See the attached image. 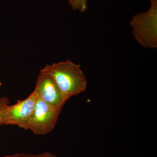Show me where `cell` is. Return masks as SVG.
Listing matches in <instances>:
<instances>
[{
    "instance_id": "8",
    "label": "cell",
    "mask_w": 157,
    "mask_h": 157,
    "mask_svg": "<svg viewBox=\"0 0 157 157\" xmlns=\"http://www.w3.org/2000/svg\"><path fill=\"white\" fill-rule=\"evenodd\" d=\"M39 154H32L29 153H17L7 155L2 157H38Z\"/></svg>"
},
{
    "instance_id": "1",
    "label": "cell",
    "mask_w": 157,
    "mask_h": 157,
    "mask_svg": "<svg viewBox=\"0 0 157 157\" xmlns=\"http://www.w3.org/2000/svg\"><path fill=\"white\" fill-rule=\"evenodd\" d=\"M40 71L53 78L67 101L87 88V79L80 65L70 60L47 64Z\"/></svg>"
},
{
    "instance_id": "10",
    "label": "cell",
    "mask_w": 157,
    "mask_h": 157,
    "mask_svg": "<svg viewBox=\"0 0 157 157\" xmlns=\"http://www.w3.org/2000/svg\"><path fill=\"white\" fill-rule=\"evenodd\" d=\"M150 1L151 2H157V0H150Z\"/></svg>"
},
{
    "instance_id": "2",
    "label": "cell",
    "mask_w": 157,
    "mask_h": 157,
    "mask_svg": "<svg viewBox=\"0 0 157 157\" xmlns=\"http://www.w3.org/2000/svg\"><path fill=\"white\" fill-rule=\"evenodd\" d=\"M129 24L139 45L146 48H157V2H152L147 11L134 15Z\"/></svg>"
},
{
    "instance_id": "5",
    "label": "cell",
    "mask_w": 157,
    "mask_h": 157,
    "mask_svg": "<svg viewBox=\"0 0 157 157\" xmlns=\"http://www.w3.org/2000/svg\"><path fill=\"white\" fill-rule=\"evenodd\" d=\"M34 90L38 98L54 106L63 108L67 101L53 78L41 71Z\"/></svg>"
},
{
    "instance_id": "7",
    "label": "cell",
    "mask_w": 157,
    "mask_h": 157,
    "mask_svg": "<svg viewBox=\"0 0 157 157\" xmlns=\"http://www.w3.org/2000/svg\"><path fill=\"white\" fill-rule=\"evenodd\" d=\"M10 101L7 97L0 98V126L3 125V119L6 108L10 104Z\"/></svg>"
},
{
    "instance_id": "3",
    "label": "cell",
    "mask_w": 157,
    "mask_h": 157,
    "mask_svg": "<svg viewBox=\"0 0 157 157\" xmlns=\"http://www.w3.org/2000/svg\"><path fill=\"white\" fill-rule=\"evenodd\" d=\"M62 107L48 104L37 98L33 112L27 126L30 130L37 135H45L54 128Z\"/></svg>"
},
{
    "instance_id": "4",
    "label": "cell",
    "mask_w": 157,
    "mask_h": 157,
    "mask_svg": "<svg viewBox=\"0 0 157 157\" xmlns=\"http://www.w3.org/2000/svg\"><path fill=\"white\" fill-rule=\"evenodd\" d=\"M38 98L34 90L25 100H18L16 104L6 108L3 125H12L27 130L28 124L33 112Z\"/></svg>"
},
{
    "instance_id": "9",
    "label": "cell",
    "mask_w": 157,
    "mask_h": 157,
    "mask_svg": "<svg viewBox=\"0 0 157 157\" xmlns=\"http://www.w3.org/2000/svg\"><path fill=\"white\" fill-rule=\"evenodd\" d=\"M38 157H57L49 152H45L42 153V154H39Z\"/></svg>"
},
{
    "instance_id": "6",
    "label": "cell",
    "mask_w": 157,
    "mask_h": 157,
    "mask_svg": "<svg viewBox=\"0 0 157 157\" xmlns=\"http://www.w3.org/2000/svg\"><path fill=\"white\" fill-rule=\"evenodd\" d=\"M72 9L75 11L85 12L88 8L87 0H68Z\"/></svg>"
},
{
    "instance_id": "11",
    "label": "cell",
    "mask_w": 157,
    "mask_h": 157,
    "mask_svg": "<svg viewBox=\"0 0 157 157\" xmlns=\"http://www.w3.org/2000/svg\"><path fill=\"white\" fill-rule=\"evenodd\" d=\"M2 81H1V79H0V87H1V86H2Z\"/></svg>"
}]
</instances>
